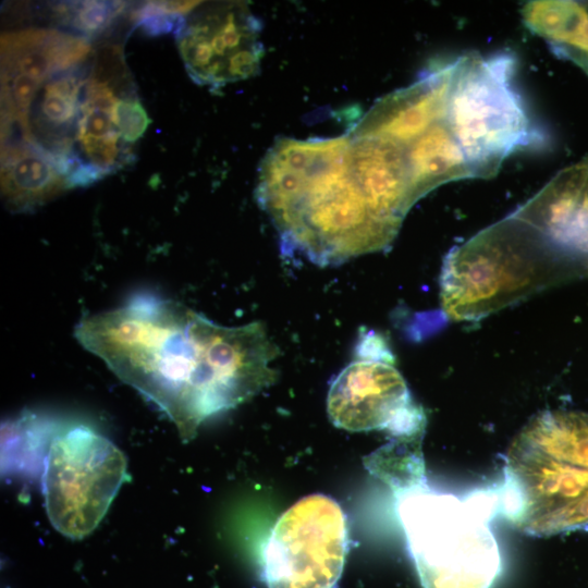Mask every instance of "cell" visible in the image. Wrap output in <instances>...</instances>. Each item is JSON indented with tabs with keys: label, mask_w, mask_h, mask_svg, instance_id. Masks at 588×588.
Masks as SVG:
<instances>
[{
	"label": "cell",
	"mask_w": 588,
	"mask_h": 588,
	"mask_svg": "<svg viewBox=\"0 0 588 588\" xmlns=\"http://www.w3.org/2000/svg\"><path fill=\"white\" fill-rule=\"evenodd\" d=\"M516 66L511 51L457 57L445 122L475 177H493L510 156L549 145L514 85Z\"/></svg>",
	"instance_id": "obj_5"
},
{
	"label": "cell",
	"mask_w": 588,
	"mask_h": 588,
	"mask_svg": "<svg viewBox=\"0 0 588 588\" xmlns=\"http://www.w3.org/2000/svg\"><path fill=\"white\" fill-rule=\"evenodd\" d=\"M331 422L354 432L385 429L399 438L421 437L425 415L391 360L362 355L332 381L327 399Z\"/></svg>",
	"instance_id": "obj_9"
},
{
	"label": "cell",
	"mask_w": 588,
	"mask_h": 588,
	"mask_svg": "<svg viewBox=\"0 0 588 588\" xmlns=\"http://www.w3.org/2000/svg\"><path fill=\"white\" fill-rule=\"evenodd\" d=\"M257 199L283 247L321 266L385 249L400 230L367 196L346 134L279 138L260 164Z\"/></svg>",
	"instance_id": "obj_2"
},
{
	"label": "cell",
	"mask_w": 588,
	"mask_h": 588,
	"mask_svg": "<svg viewBox=\"0 0 588 588\" xmlns=\"http://www.w3.org/2000/svg\"><path fill=\"white\" fill-rule=\"evenodd\" d=\"M405 147L416 201L442 184L475 177L445 121L434 124Z\"/></svg>",
	"instance_id": "obj_16"
},
{
	"label": "cell",
	"mask_w": 588,
	"mask_h": 588,
	"mask_svg": "<svg viewBox=\"0 0 588 588\" xmlns=\"http://www.w3.org/2000/svg\"><path fill=\"white\" fill-rule=\"evenodd\" d=\"M111 118L126 143H134L140 138L151 123L136 96L120 98L111 111Z\"/></svg>",
	"instance_id": "obj_20"
},
{
	"label": "cell",
	"mask_w": 588,
	"mask_h": 588,
	"mask_svg": "<svg viewBox=\"0 0 588 588\" xmlns=\"http://www.w3.org/2000/svg\"><path fill=\"white\" fill-rule=\"evenodd\" d=\"M126 478L123 453L86 427L54 436L42 475V492L52 526L71 539L90 534Z\"/></svg>",
	"instance_id": "obj_6"
},
{
	"label": "cell",
	"mask_w": 588,
	"mask_h": 588,
	"mask_svg": "<svg viewBox=\"0 0 588 588\" xmlns=\"http://www.w3.org/2000/svg\"><path fill=\"white\" fill-rule=\"evenodd\" d=\"M581 529H588V498L562 506L537 519L525 532L531 536H551Z\"/></svg>",
	"instance_id": "obj_19"
},
{
	"label": "cell",
	"mask_w": 588,
	"mask_h": 588,
	"mask_svg": "<svg viewBox=\"0 0 588 588\" xmlns=\"http://www.w3.org/2000/svg\"><path fill=\"white\" fill-rule=\"evenodd\" d=\"M261 24L242 2L217 4L183 21L174 32L191 78L213 88L258 72Z\"/></svg>",
	"instance_id": "obj_8"
},
{
	"label": "cell",
	"mask_w": 588,
	"mask_h": 588,
	"mask_svg": "<svg viewBox=\"0 0 588 588\" xmlns=\"http://www.w3.org/2000/svg\"><path fill=\"white\" fill-rule=\"evenodd\" d=\"M576 277L535 228L511 213L449 252L441 306L454 321H476Z\"/></svg>",
	"instance_id": "obj_3"
},
{
	"label": "cell",
	"mask_w": 588,
	"mask_h": 588,
	"mask_svg": "<svg viewBox=\"0 0 588 588\" xmlns=\"http://www.w3.org/2000/svg\"><path fill=\"white\" fill-rule=\"evenodd\" d=\"M183 19L184 15L156 14L140 20L136 26L148 36H160L175 32Z\"/></svg>",
	"instance_id": "obj_21"
},
{
	"label": "cell",
	"mask_w": 588,
	"mask_h": 588,
	"mask_svg": "<svg viewBox=\"0 0 588 588\" xmlns=\"http://www.w3.org/2000/svg\"><path fill=\"white\" fill-rule=\"evenodd\" d=\"M588 498V469L544 454L516 437L504 468L501 505L522 531L549 513Z\"/></svg>",
	"instance_id": "obj_10"
},
{
	"label": "cell",
	"mask_w": 588,
	"mask_h": 588,
	"mask_svg": "<svg viewBox=\"0 0 588 588\" xmlns=\"http://www.w3.org/2000/svg\"><path fill=\"white\" fill-rule=\"evenodd\" d=\"M520 13L531 33L588 75V2L532 0L523 5Z\"/></svg>",
	"instance_id": "obj_15"
},
{
	"label": "cell",
	"mask_w": 588,
	"mask_h": 588,
	"mask_svg": "<svg viewBox=\"0 0 588 588\" xmlns=\"http://www.w3.org/2000/svg\"><path fill=\"white\" fill-rule=\"evenodd\" d=\"M125 5L117 1H75L58 3L53 11L65 24L91 38L106 30Z\"/></svg>",
	"instance_id": "obj_18"
},
{
	"label": "cell",
	"mask_w": 588,
	"mask_h": 588,
	"mask_svg": "<svg viewBox=\"0 0 588 588\" xmlns=\"http://www.w3.org/2000/svg\"><path fill=\"white\" fill-rule=\"evenodd\" d=\"M558 461L588 469V414L546 411L517 436Z\"/></svg>",
	"instance_id": "obj_17"
},
{
	"label": "cell",
	"mask_w": 588,
	"mask_h": 588,
	"mask_svg": "<svg viewBox=\"0 0 588 588\" xmlns=\"http://www.w3.org/2000/svg\"><path fill=\"white\" fill-rule=\"evenodd\" d=\"M396 511L422 588H490L501 569L488 523L498 495L465 499L428 488L424 479L395 491Z\"/></svg>",
	"instance_id": "obj_4"
},
{
	"label": "cell",
	"mask_w": 588,
	"mask_h": 588,
	"mask_svg": "<svg viewBox=\"0 0 588 588\" xmlns=\"http://www.w3.org/2000/svg\"><path fill=\"white\" fill-rule=\"evenodd\" d=\"M348 549L346 516L322 493L307 495L286 510L262 549L268 588H334Z\"/></svg>",
	"instance_id": "obj_7"
},
{
	"label": "cell",
	"mask_w": 588,
	"mask_h": 588,
	"mask_svg": "<svg viewBox=\"0 0 588 588\" xmlns=\"http://www.w3.org/2000/svg\"><path fill=\"white\" fill-rule=\"evenodd\" d=\"M77 69L52 76L39 89L28 115L30 145L53 157L73 152L82 88Z\"/></svg>",
	"instance_id": "obj_13"
},
{
	"label": "cell",
	"mask_w": 588,
	"mask_h": 588,
	"mask_svg": "<svg viewBox=\"0 0 588 588\" xmlns=\"http://www.w3.org/2000/svg\"><path fill=\"white\" fill-rule=\"evenodd\" d=\"M75 338L191 440L209 417L275 380L277 345L260 322L224 327L185 305L139 296L83 319Z\"/></svg>",
	"instance_id": "obj_1"
},
{
	"label": "cell",
	"mask_w": 588,
	"mask_h": 588,
	"mask_svg": "<svg viewBox=\"0 0 588 588\" xmlns=\"http://www.w3.org/2000/svg\"><path fill=\"white\" fill-rule=\"evenodd\" d=\"M66 188L48 152L30 144L2 146L1 192L12 211H29Z\"/></svg>",
	"instance_id": "obj_14"
},
{
	"label": "cell",
	"mask_w": 588,
	"mask_h": 588,
	"mask_svg": "<svg viewBox=\"0 0 588 588\" xmlns=\"http://www.w3.org/2000/svg\"><path fill=\"white\" fill-rule=\"evenodd\" d=\"M512 215L535 228L578 275L588 274V156L559 171Z\"/></svg>",
	"instance_id": "obj_11"
},
{
	"label": "cell",
	"mask_w": 588,
	"mask_h": 588,
	"mask_svg": "<svg viewBox=\"0 0 588 588\" xmlns=\"http://www.w3.org/2000/svg\"><path fill=\"white\" fill-rule=\"evenodd\" d=\"M457 58L432 65L405 88L379 99L355 125L362 133L391 138L404 146L445 121Z\"/></svg>",
	"instance_id": "obj_12"
}]
</instances>
